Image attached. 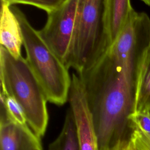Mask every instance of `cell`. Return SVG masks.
<instances>
[{
	"mask_svg": "<svg viewBox=\"0 0 150 150\" xmlns=\"http://www.w3.org/2000/svg\"><path fill=\"white\" fill-rule=\"evenodd\" d=\"M129 127L134 150H150V114L132 113L129 117Z\"/></svg>",
	"mask_w": 150,
	"mask_h": 150,
	"instance_id": "cell-10",
	"label": "cell"
},
{
	"mask_svg": "<svg viewBox=\"0 0 150 150\" xmlns=\"http://www.w3.org/2000/svg\"><path fill=\"white\" fill-rule=\"evenodd\" d=\"M78 1L65 0L47 13L46 23L38 30L43 40L64 64L75 29Z\"/></svg>",
	"mask_w": 150,
	"mask_h": 150,
	"instance_id": "cell-5",
	"label": "cell"
},
{
	"mask_svg": "<svg viewBox=\"0 0 150 150\" xmlns=\"http://www.w3.org/2000/svg\"><path fill=\"white\" fill-rule=\"evenodd\" d=\"M133 112L150 114V47L142 66Z\"/></svg>",
	"mask_w": 150,
	"mask_h": 150,
	"instance_id": "cell-11",
	"label": "cell"
},
{
	"mask_svg": "<svg viewBox=\"0 0 150 150\" xmlns=\"http://www.w3.org/2000/svg\"><path fill=\"white\" fill-rule=\"evenodd\" d=\"M1 91L13 97L22 107L28 124L40 138L47 128V100L26 59L16 57L0 46Z\"/></svg>",
	"mask_w": 150,
	"mask_h": 150,
	"instance_id": "cell-2",
	"label": "cell"
},
{
	"mask_svg": "<svg viewBox=\"0 0 150 150\" xmlns=\"http://www.w3.org/2000/svg\"><path fill=\"white\" fill-rule=\"evenodd\" d=\"M106 0H79L75 29L66 62L77 74L92 66L110 47L105 26Z\"/></svg>",
	"mask_w": 150,
	"mask_h": 150,
	"instance_id": "cell-4",
	"label": "cell"
},
{
	"mask_svg": "<svg viewBox=\"0 0 150 150\" xmlns=\"http://www.w3.org/2000/svg\"><path fill=\"white\" fill-rule=\"evenodd\" d=\"M48 150H80L73 115L70 108L67 111L60 132L50 144Z\"/></svg>",
	"mask_w": 150,
	"mask_h": 150,
	"instance_id": "cell-13",
	"label": "cell"
},
{
	"mask_svg": "<svg viewBox=\"0 0 150 150\" xmlns=\"http://www.w3.org/2000/svg\"><path fill=\"white\" fill-rule=\"evenodd\" d=\"M0 43L14 57L22 56L23 39L19 21L11 6L4 3H1Z\"/></svg>",
	"mask_w": 150,
	"mask_h": 150,
	"instance_id": "cell-8",
	"label": "cell"
},
{
	"mask_svg": "<svg viewBox=\"0 0 150 150\" xmlns=\"http://www.w3.org/2000/svg\"><path fill=\"white\" fill-rule=\"evenodd\" d=\"M1 110L11 122L23 130L29 136L38 137L30 127L25 112L18 101L10 95L1 91Z\"/></svg>",
	"mask_w": 150,
	"mask_h": 150,
	"instance_id": "cell-12",
	"label": "cell"
},
{
	"mask_svg": "<svg viewBox=\"0 0 150 150\" xmlns=\"http://www.w3.org/2000/svg\"><path fill=\"white\" fill-rule=\"evenodd\" d=\"M65 0H1V2L10 6L14 4H25L34 6L47 13L59 7Z\"/></svg>",
	"mask_w": 150,
	"mask_h": 150,
	"instance_id": "cell-14",
	"label": "cell"
},
{
	"mask_svg": "<svg viewBox=\"0 0 150 150\" xmlns=\"http://www.w3.org/2000/svg\"><path fill=\"white\" fill-rule=\"evenodd\" d=\"M134 10L130 0H106L105 26L110 46L121 33Z\"/></svg>",
	"mask_w": 150,
	"mask_h": 150,
	"instance_id": "cell-9",
	"label": "cell"
},
{
	"mask_svg": "<svg viewBox=\"0 0 150 150\" xmlns=\"http://www.w3.org/2000/svg\"><path fill=\"white\" fill-rule=\"evenodd\" d=\"M11 7L21 26L26 60L47 101L63 105L68 100L71 81L69 69L43 40L25 13L16 6Z\"/></svg>",
	"mask_w": 150,
	"mask_h": 150,
	"instance_id": "cell-3",
	"label": "cell"
},
{
	"mask_svg": "<svg viewBox=\"0 0 150 150\" xmlns=\"http://www.w3.org/2000/svg\"><path fill=\"white\" fill-rule=\"evenodd\" d=\"M142 2H144L146 5L150 6V0H141Z\"/></svg>",
	"mask_w": 150,
	"mask_h": 150,
	"instance_id": "cell-16",
	"label": "cell"
},
{
	"mask_svg": "<svg viewBox=\"0 0 150 150\" xmlns=\"http://www.w3.org/2000/svg\"><path fill=\"white\" fill-rule=\"evenodd\" d=\"M68 100L80 150H99L97 135L86 92L79 76L71 74Z\"/></svg>",
	"mask_w": 150,
	"mask_h": 150,
	"instance_id": "cell-6",
	"label": "cell"
},
{
	"mask_svg": "<svg viewBox=\"0 0 150 150\" xmlns=\"http://www.w3.org/2000/svg\"><path fill=\"white\" fill-rule=\"evenodd\" d=\"M35 150H39V149H35Z\"/></svg>",
	"mask_w": 150,
	"mask_h": 150,
	"instance_id": "cell-17",
	"label": "cell"
},
{
	"mask_svg": "<svg viewBox=\"0 0 150 150\" xmlns=\"http://www.w3.org/2000/svg\"><path fill=\"white\" fill-rule=\"evenodd\" d=\"M110 150H134V148L129 137L119 141Z\"/></svg>",
	"mask_w": 150,
	"mask_h": 150,
	"instance_id": "cell-15",
	"label": "cell"
},
{
	"mask_svg": "<svg viewBox=\"0 0 150 150\" xmlns=\"http://www.w3.org/2000/svg\"><path fill=\"white\" fill-rule=\"evenodd\" d=\"M150 47V18L134 10L116 40L89 69L77 74L83 85L99 150L129 137L141 69Z\"/></svg>",
	"mask_w": 150,
	"mask_h": 150,
	"instance_id": "cell-1",
	"label": "cell"
},
{
	"mask_svg": "<svg viewBox=\"0 0 150 150\" xmlns=\"http://www.w3.org/2000/svg\"><path fill=\"white\" fill-rule=\"evenodd\" d=\"M43 150L40 139L33 138L8 120L1 110L0 150Z\"/></svg>",
	"mask_w": 150,
	"mask_h": 150,
	"instance_id": "cell-7",
	"label": "cell"
}]
</instances>
